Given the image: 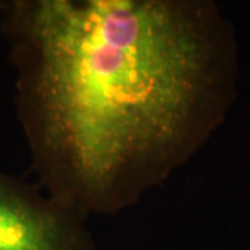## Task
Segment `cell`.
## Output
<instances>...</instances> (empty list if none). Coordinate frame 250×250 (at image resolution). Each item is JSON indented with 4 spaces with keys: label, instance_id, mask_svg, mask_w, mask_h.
Wrapping results in <instances>:
<instances>
[{
    "label": "cell",
    "instance_id": "obj_1",
    "mask_svg": "<svg viewBox=\"0 0 250 250\" xmlns=\"http://www.w3.org/2000/svg\"><path fill=\"white\" fill-rule=\"evenodd\" d=\"M36 184L88 218L138 205L236 96L235 32L210 0H1Z\"/></svg>",
    "mask_w": 250,
    "mask_h": 250
},
{
    "label": "cell",
    "instance_id": "obj_2",
    "mask_svg": "<svg viewBox=\"0 0 250 250\" xmlns=\"http://www.w3.org/2000/svg\"><path fill=\"white\" fill-rule=\"evenodd\" d=\"M88 217L0 170V250H96Z\"/></svg>",
    "mask_w": 250,
    "mask_h": 250
}]
</instances>
